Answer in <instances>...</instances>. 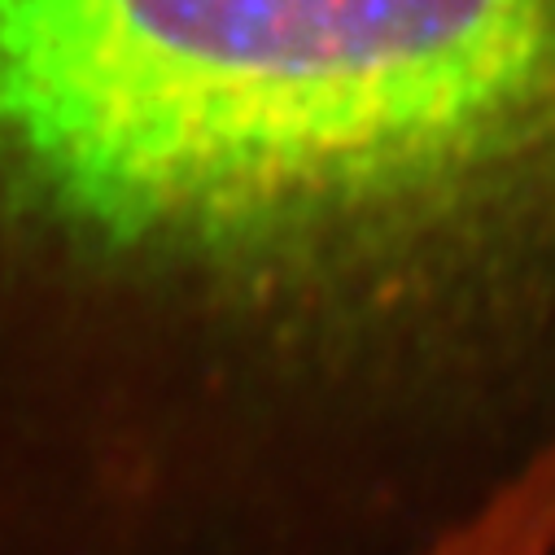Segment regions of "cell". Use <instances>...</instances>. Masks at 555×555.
<instances>
[{
	"label": "cell",
	"instance_id": "6da1fadb",
	"mask_svg": "<svg viewBox=\"0 0 555 555\" xmlns=\"http://www.w3.org/2000/svg\"><path fill=\"white\" fill-rule=\"evenodd\" d=\"M406 363L555 285V0H0V275Z\"/></svg>",
	"mask_w": 555,
	"mask_h": 555
},
{
	"label": "cell",
	"instance_id": "7a4b0ae2",
	"mask_svg": "<svg viewBox=\"0 0 555 555\" xmlns=\"http://www.w3.org/2000/svg\"><path fill=\"white\" fill-rule=\"evenodd\" d=\"M415 555H555V434Z\"/></svg>",
	"mask_w": 555,
	"mask_h": 555
}]
</instances>
